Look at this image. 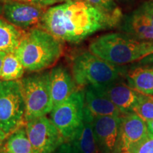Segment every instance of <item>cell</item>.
<instances>
[{
  "instance_id": "obj_1",
  "label": "cell",
  "mask_w": 153,
  "mask_h": 153,
  "mask_svg": "<svg viewBox=\"0 0 153 153\" xmlns=\"http://www.w3.org/2000/svg\"><path fill=\"white\" fill-rule=\"evenodd\" d=\"M118 20L84 0H67L49 7L39 27L60 41L78 43Z\"/></svg>"
},
{
  "instance_id": "obj_2",
  "label": "cell",
  "mask_w": 153,
  "mask_h": 153,
  "mask_svg": "<svg viewBox=\"0 0 153 153\" xmlns=\"http://www.w3.org/2000/svg\"><path fill=\"white\" fill-rule=\"evenodd\" d=\"M14 53L30 72H39L54 65L62 54L60 40L41 27L26 32Z\"/></svg>"
},
{
  "instance_id": "obj_3",
  "label": "cell",
  "mask_w": 153,
  "mask_h": 153,
  "mask_svg": "<svg viewBox=\"0 0 153 153\" xmlns=\"http://www.w3.org/2000/svg\"><path fill=\"white\" fill-rule=\"evenodd\" d=\"M89 50L111 64L124 65L153 55V41L137 39L127 33H110L94 39Z\"/></svg>"
},
{
  "instance_id": "obj_4",
  "label": "cell",
  "mask_w": 153,
  "mask_h": 153,
  "mask_svg": "<svg viewBox=\"0 0 153 153\" xmlns=\"http://www.w3.org/2000/svg\"><path fill=\"white\" fill-rule=\"evenodd\" d=\"M72 74L76 85H104L126 79V67L116 65L103 60L90 51H84L74 55L71 62Z\"/></svg>"
},
{
  "instance_id": "obj_5",
  "label": "cell",
  "mask_w": 153,
  "mask_h": 153,
  "mask_svg": "<svg viewBox=\"0 0 153 153\" xmlns=\"http://www.w3.org/2000/svg\"><path fill=\"white\" fill-rule=\"evenodd\" d=\"M25 103L26 122L46 116L53 110L50 72H35L20 80Z\"/></svg>"
},
{
  "instance_id": "obj_6",
  "label": "cell",
  "mask_w": 153,
  "mask_h": 153,
  "mask_svg": "<svg viewBox=\"0 0 153 153\" xmlns=\"http://www.w3.org/2000/svg\"><path fill=\"white\" fill-rule=\"evenodd\" d=\"M25 103L20 82H0V129L10 135L22 125Z\"/></svg>"
},
{
  "instance_id": "obj_7",
  "label": "cell",
  "mask_w": 153,
  "mask_h": 153,
  "mask_svg": "<svg viewBox=\"0 0 153 153\" xmlns=\"http://www.w3.org/2000/svg\"><path fill=\"white\" fill-rule=\"evenodd\" d=\"M85 92L76 90L65 101L51 111V119L68 142L81 127L85 114Z\"/></svg>"
},
{
  "instance_id": "obj_8",
  "label": "cell",
  "mask_w": 153,
  "mask_h": 153,
  "mask_svg": "<svg viewBox=\"0 0 153 153\" xmlns=\"http://www.w3.org/2000/svg\"><path fill=\"white\" fill-rule=\"evenodd\" d=\"M26 129L33 153H53L65 143L62 134L46 116L26 122Z\"/></svg>"
},
{
  "instance_id": "obj_9",
  "label": "cell",
  "mask_w": 153,
  "mask_h": 153,
  "mask_svg": "<svg viewBox=\"0 0 153 153\" xmlns=\"http://www.w3.org/2000/svg\"><path fill=\"white\" fill-rule=\"evenodd\" d=\"M47 9L18 0H4L2 16L10 24L24 30L40 26Z\"/></svg>"
},
{
  "instance_id": "obj_10",
  "label": "cell",
  "mask_w": 153,
  "mask_h": 153,
  "mask_svg": "<svg viewBox=\"0 0 153 153\" xmlns=\"http://www.w3.org/2000/svg\"><path fill=\"white\" fill-rule=\"evenodd\" d=\"M121 116L94 117L93 131L101 153H120Z\"/></svg>"
},
{
  "instance_id": "obj_11",
  "label": "cell",
  "mask_w": 153,
  "mask_h": 153,
  "mask_svg": "<svg viewBox=\"0 0 153 153\" xmlns=\"http://www.w3.org/2000/svg\"><path fill=\"white\" fill-rule=\"evenodd\" d=\"M122 30L146 41H153V1L143 3L124 19Z\"/></svg>"
},
{
  "instance_id": "obj_12",
  "label": "cell",
  "mask_w": 153,
  "mask_h": 153,
  "mask_svg": "<svg viewBox=\"0 0 153 153\" xmlns=\"http://www.w3.org/2000/svg\"><path fill=\"white\" fill-rule=\"evenodd\" d=\"M92 86L99 93L111 101L123 114L133 113L140 93L130 87L124 79L104 85Z\"/></svg>"
},
{
  "instance_id": "obj_13",
  "label": "cell",
  "mask_w": 153,
  "mask_h": 153,
  "mask_svg": "<svg viewBox=\"0 0 153 153\" xmlns=\"http://www.w3.org/2000/svg\"><path fill=\"white\" fill-rule=\"evenodd\" d=\"M149 133L146 122L135 113L121 116L120 135V153H128Z\"/></svg>"
},
{
  "instance_id": "obj_14",
  "label": "cell",
  "mask_w": 153,
  "mask_h": 153,
  "mask_svg": "<svg viewBox=\"0 0 153 153\" xmlns=\"http://www.w3.org/2000/svg\"><path fill=\"white\" fill-rule=\"evenodd\" d=\"M50 72V87L53 108L65 101L76 89L75 82L62 65L54 67Z\"/></svg>"
},
{
  "instance_id": "obj_15",
  "label": "cell",
  "mask_w": 153,
  "mask_h": 153,
  "mask_svg": "<svg viewBox=\"0 0 153 153\" xmlns=\"http://www.w3.org/2000/svg\"><path fill=\"white\" fill-rule=\"evenodd\" d=\"M93 120L94 116L85 106L83 123L68 141L79 153H101L94 134Z\"/></svg>"
},
{
  "instance_id": "obj_16",
  "label": "cell",
  "mask_w": 153,
  "mask_h": 153,
  "mask_svg": "<svg viewBox=\"0 0 153 153\" xmlns=\"http://www.w3.org/2000/svg\"><path fill=\"white\" fill-rule=\"evenodd\" d=\"M84 92L85 106L94 117L103 116H122L124 115L111 101L99 93L94 86H86Z\"/></svg>"
},
{
  "instance_id": "obj_17",
  "label": "cell",
  "mask_w": 153,
  "mask_h": 153,
  "mask_svg": "<svg viewBox=\"0 0 153 153\" xmlns=\"http://www.w3.org/2000/svg\"><path fill=\"white\" fill-rule=\"evenodd\" d=\"M125 79L135 91L153 95V64L132 67L127 70Z\"/></svg>"
},
{
  "instance_id": "obj_18",
  "label": "cell",
  "mask_w": 153,
  "mask_h": 153,
  "mask_svg": "<svg viewBox=\"0 0 153 153\" xmlns=\"http://www.w3.org/2000/svg\"><path fill=\"white\" fill-rule=\"evenodd\" d=\"M26 32L0 18V51L14 53Z\"/></svg>"
},
{
  "instance_id": "obj_19",
  "label": "cell",
  "mask_w": 153,
  "mask_h": 153,
  "mask_svg": "<svg viewBox=\"0 0 153 153\" xmlns=\"http://www.w3.org/2000/svg\"><path fill=\"white\" fill-rule=\"evenodd\" d=\"M2 149L4 153H33L26 128L20 127L11 133Z\"/></svg>"
},
{
  "instance_id": "obj_20",
  "label": "cell",
  "mask_w": 153,
  "mask_h": 153,
  "mask_svg": "<svg viewBox=\"0 0 153 153\" xmlns=\"http://www.w3.org/2000/svg\"><path fill=\"white\" fill-rule=\"evenodd\" d=\"M25 69L14 53H8L4 60L0 79L1 81H17L24 76Z\"/></svg>"
},
{
  "instance_id": "obj_21",
  "label": "cell",
  "mask_w": 153,
  "mask_h": 153,
  "mask_svg": "<svg viewBox=\"0 0 153 153\" xmlns=\"http://www.w3.org/2000/svg\"><path fill=\"white\" fill-rule=\"evenodd\" d=\"M133 113L146 123L153 120V96L140 93Z\"/></svg>"
},
{
  "instance_id": "obj_22",
  "label": "cell",
  "mask_w": 153,
  "mask_h": 153,
  "mask_svg": "<svg viewBox=\"0 0 153 153\" xmlns=\"http://www.w3.org/2000/svg\"><path fill=\"white\" fill-rule=\"evenodd\" d=\"M90 4L94 6L106 14L119 19L120 16V9L115 3L114 0H84Z\"/></svg>"
},
{
  "instance_id": "obj_23",
  "label": "cell",
  "mask_w": 153,
  "mask_h": 153,
  "mask_svg": "<svg viewBox=\"0 0 153 153\" xmlns=\"http://www.w3.org/2000/svg\"><path fill=\"white\" fill-rule=\"evenodd\" d=\"M128 153H153V134L150 132Z\"/></svg>"
},
{
  "instance_id": "obj_24",
  "label": "cell",
  "mask_w": 153,
  "mask_h": 153,
  "mask_svg": "<svg viewBox=\"0 0 153 153\" xmlns=\"http://www.w3.org/2000/svg\"><path fill=\"white\" fill-rule=\"evenodd\" d=\"M18 1L40 6V7H48L50 6H53L57 4L64 2L67 0H18Z\"/></svg>"
},
{
  "instance_id": "obj_25",
  "label": "cell",
  "mask_w": 153,
  "mask_h": 153,
  "mask_svg": "<svg viewBox=\"0 0 153 153\" xmlns=\"http://www.w3.org/2000/svg\"><path fill=\"white\" fill-rule=\"evenodd\" d=\"M53 153H79L70 143L65 142L57 149Z\"/></svg>"
},
{
  "instance_id": "obj_26",
  "label": "cell",
  "mask_w": 153,
  "mask_h": 153,
  "mask_svg": "<svg viewBox=\"0 0 153 153\" xmlns=\"http://www.w3.org/2000/svg\"><path fill=\"white\" fill-rule=\"evenodd\" d=\"M7 133H6L4 131L0 129V150H1L3 148V144L5 143L6 140L7 139V137L9 136Z\"/></svg>"
},
{
  "instance_id": "obj_27",
  "label": "cell",
  "mask_w": 153,
  "mask_h": 153,
  "mask_svg": "<svg viewBox=\"0 0 153 153\" xmlns=\"http://www.w3.org/2000/svg\"><path fill=\"white\" fill-rule=\"evenodd\" d=\"M6 55H7V53L3 52V51H0V74H1V68H2L3 62H4V60Z\"/></svg>"
},
{
  "instance_id": "obj_28",
  "label": "cell",
  "mask_w": 153,
  "mask_h": 153,
  "mask_svg": "<svg viewBox=\"0 0 153 153\" xmlns=\"http://www.w3.org/2000/svg\"><path fill=\"white\" fill-rule=\"evenodd\" d=\"M147 126H148V131L150 132V133L153 134V120L147 122Z\"/></svg>"
},
{
  "instance_id": "obj_29",
  "label": "cell",
  "mask_w": 153,
  "mask_h": 153,
  "mask_svg": "<svg viewBox=\"0 0 153 153\" xmlns=\"http://www.w3.org/2000/svg\"><path fill=\"white\" fill-rule=\"evenodd\" d=\"M3 6H4V0H0V16L2 15Z\"/></svg>"
},
{
  "instance_id": "obj_30",
  "label": "cell",
  "mask_w": 153,
  "mask_h": 153,
  "mask_svg": "<svg viewBox=\"0 0 153 153\" xmlns=\"http://www.w3.org/2000/svg\"><path fill=\"white\" fill-rule=\"evenodd\" d=\"M2 149H1V150H0V153H2Z\"/></svg>"
},
{
  "instance_id": "obj_31",
  "label": "cell",
  "mask_w": 153,
  "mask_h": 153,
  "mask_svg": "<svg viewBox=\"0 0 153 153\" xmlns=\"http://www.w3.org/2000/svg\"><path fill=\"white\" fill-rule=\"evenodd\" d=\"M2 150H3V149H2ZM2 153H4V151H3V152H2Z\"/></svg>"
},
{
  "instance_id": "obj_32",
  "label": "cell",
  "mask_w": 153,
  "mask_h": 153,
  "mask_svg": "<svg viewBox=\"0 0 153 153\" xmlns=\"http://www.w3.org/2000/svg\"><path fill=\"white\" fill-rule=\"evenodd\" d=\"M2 152H3V150H2Z\"/></svg>"
},
{
  "instance_id": "obj_33",
  "label": "cell",
  "mask_w": 153,
  "mask_h": 153,
  "mask_svg": "<svg viewBox=\"0 0 153 153\" xmlns=\"http://www.w3.org/2000/svg\"><path fill=\"white\" fill-rule=\"evenodd\" d=\"M0 82H1V81H0Z\"/></svg>"
}]
</instances>
